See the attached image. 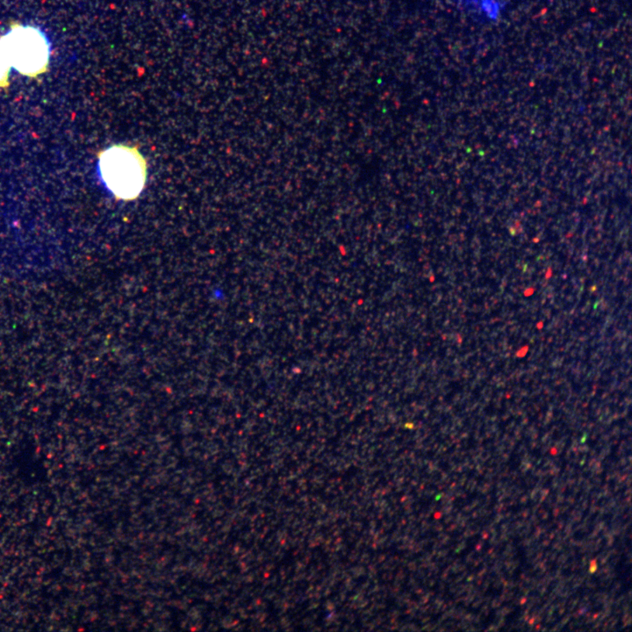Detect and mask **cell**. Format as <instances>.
<instances>
[{"label":"cell","mask_w":632,"mask_h":632,"mask_svg":"<svg viewBox=\"0 0 632 632\" xmlns=\"http://www.w3.org/2000/svg\"><path fill=\"white\" fill-rule=\"evenodd\" d=\"M100 175L117 199H137L147 179V163L135 147L118 144L99 153Z\"/></svg>","instance_id":"cell-1"},{"label":"cell","mask_w":632,"mask_h":632,"mask_svg":"<svg viewBox=\"0 0 632 632\" xmlns=\"http://www.w3.org/2000/svg\"><path fill=\"white\" fill-rule=\"evenodd\" d=\"M0 40L11 67L20 74L36 78L47 71L50 46L43 31L15 24Z\"/></svg>","instance_id":"cell-2"},{"label":"cell","mask_w":632,"mask_h":632,"mask_svg":"<svg viewBox=\"0 0 632 632\" xmlns=\"http://www.w3.org/2000/svg\"><path fill=\"white\" fill-rule=\"evenodd\" d=\"M8 55L0 40V88H8L9 85V74L11 69Z\"/></svg>","instance_id":"cell-3"}]
</instances>
